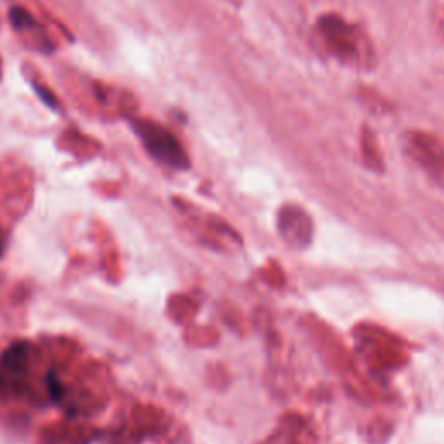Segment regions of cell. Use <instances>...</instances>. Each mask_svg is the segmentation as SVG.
<instances>
[{
  "mask_svg": "<svg viewBox=\"0 0 444 444\" xmlns=\"http://www.w3.org/2000/svg\"><path fill=\"white\" fill-rule=\"evenodd\" d=\"M316 31L328 54L351 66L370 68L375 63V50L370 38L338 14H323L316 23Z\"/></svg>",
  "mask_w": 444,
  "mask_h": 444,
  "instance_id": "1",
  "label": "cell"
},
{
  "mask_svg": "<svg viewBox=\"0 0 444 444\" xmlns=\"http://www.w3.org/2000/svg\"><path fill=\"white\" fill-rule=\"evenodd\" d=\"M132 129L155 160L174 169H186L189 165L182 146L167 129L150 120H134Z\"/></svg>",
  "mask_w": 444,
  "mask_h": 444,
  "instance_id": "2",
  "label": "cell"
},
{
  "mask_svg": "<svg viewBox=\"0 0 444 444\" xmlns=\"http://www.w3.org/2000/svg\"><path fill=\"white\" fill-rule=\"evenodd\" d=\"M408 144L417 157L424 158L432 165H441L444 162V148L438 137L429 132L413 131L408 134Z\"/></svg>",
  "mask_w": 444,
  "mask_h": 444,
  "instance_id": "3",
  "label": "cell"
},
{
  "mask_svg": "<svg viewBox=\"0 0 444 444\" xmlns=\"http://www.w3.org/2000/svg\"><path fill=\"white\" fill-rule=\"evenodd\" d=\"M2 363L6 364L9 370H21L27 363V344L23 342H17L13 344L6 352H3Z\"/></svg>",
  "mask_w": 444,
  "mask_h": 444,
  "instance_id": "4",
  "label": "cell"
},
{
  "mask_svg": "<svg viewBox=\"0 0 444 444\" xmlns=\"http://www.w3.org/2000/svg\"><path fill=\"white\" fill-rule=\"evenodd\" d=\"M9 17H10V23H13L14 28H17V30L28 27V24H34V17L30 16V13H27V10L21 9V7H14V9H10Z\"/></svg>",
  "mask_w": 444,
  "mask_h": 444,
  "instance_id": "5",
  "label": "cell"
},
{
  "mask_svg": "<svg viewBox=\"0 0 444 444\" xmlns=\"http://www.w3.org/2000/svg\"><path fill=\"white\" fill-rule=\"evenodd\" d=\"M47 387H49L50 396H52L54 399H59L61 396H63V387H61L59 380H57V377L52 373V371L47 373Z\"/></svg>",
  "mask_w": 444,
  "mask_h": 444,
  "instance_id": "6",
  "label": "cell"
},
{
  "mask_svg": "<svg viewBox=\"0 0 444 444\" xmlns=\"http://www.w3.org/2000/svg\"><path fill=\"white\" fill-rule=\"evenodd\" d=\"M35 89H37V92H38V94H41V99H44V103L47 104V106H50V108H56V99H52V96H50V94H47L44 89L37 87V85H35Z\"/></svg>",
  "mask_w": 444,
  "mask_h": 444,
  "instance_id": "7",
  "label": "cell"
},
{
  "mask_svg": "<svg viewBox=\"0 0 444 444\" xmlns=\"http://www.w3.org/2000/svg\"><path fill=\"white\" fill-rule=\"evenodd\" d=\"M0 254H2V238H0Z\"/></svg>",
  "mask_w": 444,
  "mask_h": 444,
  "instance_id": "8",
  "label": "cell"
}]
</instances>
